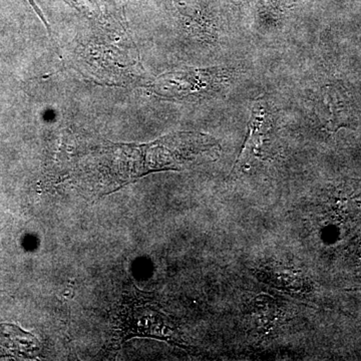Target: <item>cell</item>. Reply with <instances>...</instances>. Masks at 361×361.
Segmentation results:
<instances>
[{
	"label": "cell",
	"mask_w": 361,
	"mask_h": 361,
	"mask_svg": "<svg viewBox=\"0 0 361 361\" xmlns=\"http://www.w3.org/2000/svg\"><path fill=\"white\" fill-rule=\"evenodd\" d=\"M232 71L225 68H182L164 73L151 87L157 96L168 99H207L229 85Z\"/></svg>",
	"instance_id": "obj_1"
},
{
	"label": "cell",
	"mask_w": 361,
	"mask_h": 361,
	"mask_svg": "<svg viewBox=\"0 0 361 361\" xmlns=\"http://www.w3.org/2000/svg\"><path fill=\"white\" fill-rule=\"evenodd\" d=\"M274 123L273 110L267 102H256L252 108L248 135L237 165L241 167L252 159L257 160L262 153H265L266 147L269 146V142L272 141Z\"/></svg>",
	"instance_id": "obj_2"
},
{
	"label": "cell",
	"mask_w": 361,
	"mask_h": 361,
	"mask_svg": "<svg viewBox=\"0 0 361 361\" xmlns=\"http://www.w3.org/2000/svg\"><path fill=\"white\" fill-rule=\"evenodd\" d=\"M316 116L329 129H336L341 123V116H346V103L336 87H323L316 96L314 103Z\"/></svg>",
	"instance_id": "obj_3"
}]
</instances>
